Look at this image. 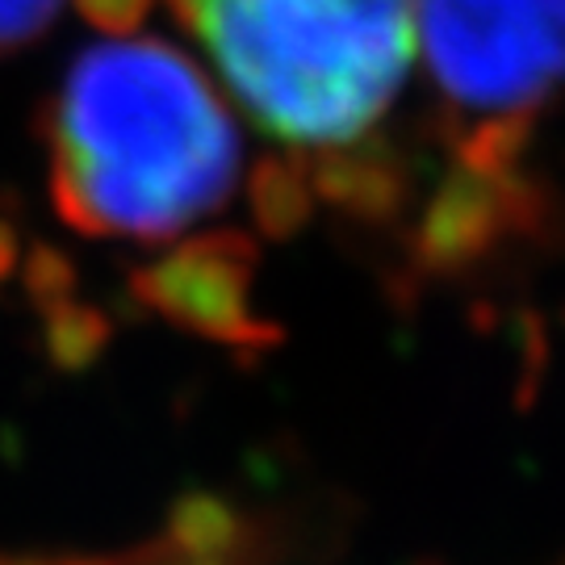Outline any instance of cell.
Wrapping results in <instances>:
<instances>
[{
  "label": "cell",
  "instance_id": "1",
  "mask_svg": "<svg viewBox=\"0 0 565 565\" xmlns=\"http://www.w3.org/2000/svg\"><path fill=\"white\" fill-rule=\"evenodd\" d=\"M51 184L88 235L168 239L226 205L239 130L202 72L160 39L88 46L51 105Z\"/></svg>",
  "mask_w": 565,
  "mask_h": 565
},
{
  "label": "cell",
  "instance_id": "2",
  "mask_svg": "<svg viewBox=\"0 0 565 565\" xmlns=\"http://www.w3.org/2000/svg\"><path fill=\"white\" fill-rule=\"evenodd\" d=\"M415 55L448 160L424 243L465 260L507 235L527 202V139L565 97V0H419Z\"/></svg>",
  "mask_w": 565,
  "mask_h": 565
},
{
  "label": "cell",
  "instance_id": "3",
  "mask_svg": "<svg viewBox=\"0 0 565 565\" xmlns=\"http://www.w3.org/2000/svg\"><path fill=\"white\" fill-rule=\"evenodd\" d=\"M268 139L356 151L403 97L419 0H172Z\"/></svg>",
  "mask_w": 565,
  "mask_h": 565
},
{
  "label": "cell",
  "instance_id": "4",
  "mask_svg": "<svg viewBox=\"0 0 565 565\" xmlns=\"http://www.w3.org/2000/svg\"><path fill=\"white\" fill-rule=\"evenodd\" d=\"M63 0H0V55L39 39L60 18Z\"/></svg>",
  "mask_w": 565,
  "mask_h": 565
},
{
  "label": "cell",
  "instance_id": "5",
  "mask_svg": "<svg viewBox=\"0 0 565 565\" xmlns=\"http://www.w3.org/2000/svg\"><path fill=\"white\" fill-rule=\"evenodd\" d=\"M562 565H565V562H562Z\"/></svg>",
  "mask_w": 565,
  "mask_h": 565
}]
</instances>
